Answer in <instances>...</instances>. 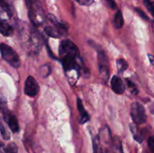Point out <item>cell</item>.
<instances>
[{
    "mask_svg": "<svg viewBox=\"0 0 154 153\" xmlns=\"http://www.w3.org/2000/svg\"><path fill=\"white\" fill-rule=\"evenodd\" d=\"M0 52L3 59L7 62L14 68H18L20 65V56L16 51L6 44H0Z\"/></svg>",
    "mask_w": 154,
    "mask_h": 153,
    "instance_id": "cell-1",
    "label": "cell"
},
{
    "mask_svg": "<svg viewBox=\"0 0 154 153\" xmlns=\"http://www.w3.org/2000/svg\"><path fill=\"white\" fill-rule=\"evenodd\" d=\"M131 116L135 124H144L147 120L144 107L138 102H133L131 104Z\"/></svg>",
    "mask_w": 154,
    "mask_h": 153,
    "instance_id": "cell-2",
    "label": "cell"
},
{
    "mask_svg": "<svg viewBox=\"0 0 154 153\" xmlns=\"http://www.w3.org/2000/svg\"><path fill=\"white\" fill-rule=\"evenodd\" d=\"M59 52L61 57L74 56L79 57V51L76 45L69 39L63 40L59 48Z\"/></svg>",
    "mask_w": 154,
    "mask_h": 153,
    "instance_id": "cell-3",
    "label": "cell"
},
{
    "mask_svg": "<svg viewBox=\"0 0 154 153\" xmlns=\"http://www.w3.org/2000/svg\"><path fill=\"white\" fill-rule=\"evenodd\" d=\"M98 64L99 73L102 77L107 80L109 77V62L105 51L102 50H98Z\"/></svg>",
    "mask_w": 154,
    "mask_h": 153,
    "instance_id": "cell-4",
    "label": "cell"
},
{
    "mask_svg": "<svg viewBox=\"0 0 154 153\" xmlns=\"http://www.w3.org/2000/svg\"><path fill=\"white\" fill-rule=\"evenodd\" d=\"M39 91V86L37 80L32 76H29L24 85V92L29 97H35Z\"/></svg>",
    "mask_w": 154,
    "mask_h": 153,
    "instance_id": "cell-5",
    "label": "cell"
},
{
    "mask_svg": "<svg viewBox=\"0 0 154 153\" xmlns=\"http://www.w3.org/2000/svg\"><path fill=\"white\" fill-rule=\"evenodd\" d=\"M111 88L113 91L118 94H122L126 90V86L123 80L118 76H114L111 82Z\"/></svg>",
    "mask_w": 154,
    "mask_h": 153,
    "instance_id": "cell-6",
    "label": "cell"
},
{
    "mask_svg": "<svg viewBox=\"0 0 154 153\" xmlns=\"http://www.w3.org/2000/svg\"><path fill=\"white\" fill-rule=\"evenodd\" d=\"M77 106H78V111L80 112V117H81L80 122H81V124H84L90 120V116L84 108L82 100L79 98L77 99Z\"/></svg>",
    "mask_w": 154,
    "mask_h": 153,
    "instance_id": "cell-7",
    "label": "cell"
},
{
    "mask_svg": "<svg viewBox=\"0 0 154 153\" xmlns=\"http://www.w3.org/2000/svg\"><path fill=\"white\" fill-rule=\"evenodd\" d=\"M6 122H7L9 128L12 132L16 133V132L19 131V124H18L17 119L14 116L11 115V114L8 115V116L6 117Z\"/></svg>",
    "mask_w": 154,
    "mask_h": 153,
    "instance_id": "cell-8",
    "label": "cell"
},
{
    "mask_svg": "<svg viewBox=\"0 0 154 153\" xmlns=\"http://www.w3.org/2000/svg\"><path fill=\"white\" fill-rule=\"evenodd\" d=\"M0 32L4 36L8 37L13 34L14 28L10 24L6 22L5 21H0Z\"/></svg>",
    "mask_w": 154,
    "mask_h": 153,
    "instance_id": "cell-9",
    "label": "cell"
},
{
    "mask_svg": "<svg viewBox=\"0 0 154 153\" xmlns=\"http://www.w3.org/2000/svg\"><path fill=\"white\" fill-rule=\"evenodd\" d=\"M48 18H49L50 20L54 23V25L55 26L56 28L60 31V32H66L68 30V26L66 24L63 23V22H60L57 18L55 17V16L51 14H48Z\"/></svg>",
    "mask_w": 154,
    "mask_h": 153,
    "instance_id": "cell-10",
    "label": "cell"
},
{
    "mask_svg": "<svg viewBox=\"0 0 154 153\" xmlns=\"http://www.w3.org/2000/svg\"><path fill=\"white\" fill-rule=\"evenodd\" d=\"M113 153H123L122 141L117 136L112 138Z\"/></svg>",
    "mask_w": 154,
    "mask_h": 153,
    "instance_id": "cell-11",
    "label": "cell"
},
{
    "mask_svg": "<svg viewBox=\"0 0 154 153\" xmlns=\"http://www.w3.org/2000/svg\"><path fill=\"white\" fill-rule=\"evenodd\" d=\"M6 16V18L11 16V11L8 4L5 2V0L0 1V16Z\"/></svg>",
    "mask_w": 154,
    "mask_h": 153,
    "instance_id": "cell-12",
    "label": "cell"
},
{
    "mask_svg": "<svg viewBox=\"0 0 154 153\" xmlns=\"http://www.w3.org/2000/svg\"><path fill=\"white\" fill-rule=\"evenodd\" d=\"M114 26L116 28H121L124 24V20H123V14L120 10H117L114 17Z\"/></svg>",
    "mask_w": 154,
    "mask_h": 153,
    "instance_id": "cell-13",
    "label": "cell"
},
{
    "mask_svg": "<svg viewBox=\"0 0 154 153\" xmlns=\"http://www.w3.org/2000/svg\"><path fill=\"white\" fill-rule=\"evenodd\" d=\"M45 32L48 34V36L54 38H58L60 36V32L57 28L53 26H46L45 27Z\"/></svg>",
    "mask_w": 154,
    "mask_h": 153,
    "instance_id": "cell-14",
    "label": "cell"
},
{
    "mask_svg": "<svg viewBox=\"0 0 154 153\" xmlns=\"http://www.w3.org/2000/svg\"><path fill=\"white\" fill-rule=\"evenodd\" d=\"M117 68L120 73H123L127 69L128 63L123 58H119L117 60Z\"/></svg>",
    "mask_w": 154,
    "mask_h": 153,
    "instance_id": "cell-15",
    "label": "cell"
},
{
    "mask_svg": "<svg viewBox=\"0 0 154 153\" xmlns=\"http://www.w3.org/2000/svg\"><path fill=\"white\" fill-rule=\"evenodd\" d=\"M93 153H104L103 150H102V146H101L100 143H99L98 135L95 136L94 139H93Z\"/></svg>",
    "mask_w": 154,
    "mask_h": 153,
    "instance_id": "cell-16",
    "label": "cell"
},
{
    "mask_svg": "<svg viewBox=\"0 0 154 153\" xmlns=\"http://www.w3.org/2000/svg\"><path fill=\"white\" fill-rule=\"evenodd\" d=\"M0 131H1L2 136V137L4 138L5 140H9V138H10V135H9V133L8 132V130H6L5 128V126L3 125L1 120H0Z\"/></svg>",
    "mask_w": 154,
    "mask_h": 153,
    "instance_id": "cell-17",
    "label": "cell"
},
{
    "mask_svg": "<svg viewBox=\"0 0 154 153\" xmlns=\"http://www.w3.org/2000/svg\"><path fill=\"white\" fill-rule=\"evenodd\" d=\"M5 153H17V147L14 142H11L6 148Z\"/></svg>",
    "mask_w": 154,
    "mask_h": 153,
    "instance_id": "cell-18",
    "label": "cell"
},
{
    "mask_svg": "<svg viewBox=\"0 0 154 153\" xmlns=\"http://www.w3.org/2000/svg\"><path fill=\"white\" fill-rule=\"evenodd\" d=\"M145 2L146 6H147V9L152 14V15L154 16V2Z\"/></svg>",
    "mask_w": 154,
    "mask_h": 153,
    "instance_id": "cell-19",
    "label": "cell"
},
{
    "mask_svg": "<svg viewBox=\"0 0 154 153\" xmlns=\"http://www.w3.org/2000/svg\"><path fill=\"white\" fill-rule=\"evenodd\" d=\"M147 144H148L149 148L150 149V151L154 153V136H150L149 138L148 141H147Z\"/></svg>",
    "mask_w": 154,
    "mask_h": 153,
    "instance_id": "cell-20",
    "label": "cell"
},
{
    "mask_svg": "<svg viewBox=\"0 0 154 153\" xmlns=\"http://www.w3.org/2000/svg\"><path fill=\"white\" fill-rule=\"evenodd\" d=\"M135 11H136L137 13H138V14H139V16H141V18H143V19H144V20H149V18L147 17V14H146L144 13V12L143 11V10H141V9L135 8Z\"/></svg>",
    "mask_w": 154,
    "mask_h": 153,
    "instance_id": "cell-21",
    "label": "cell"
},
{
    "mask_svg": "<svg viewBox=\"0 0 154 153\" xmlns=\"http://www.w3.org/2000/svg\"><path fill=\"white\" fill-rule=\"evenodd\" d=\"M126 81H127L128 86H129L130 88H132V92L135 93V94H137V93H138V90H137V88H136V87H135V84H134L132 82H131L130 80H126Z\"/></svg>",
    "mask_w": 154,
    "mask_h": 153,
    "instance_id": "cell-22",
    "label": "cell"
},
{
    "mask_svg": "<svg viewBox=\"0 0 154 153\" xmlns=\"http://www.w3.org/2000/svg\"><path fill=\"white\" fill-rule=\"evenodd\" d=\"M81 5H90L93 2V0H76Z\"/></svg>",
    "mask_w": 154,
    "mask_h": 153,
    "instance_id": "cell-23",
    "label": "cell"
},
{
    "mask_svg": "<svg viewBox=\"0 0 154 153\" xmlns=\"http://www.w3.org/2000/svg\"><path fill=\"white\" fill-rule=\"evenodd\" d=\"M107 2H108V6L111 8V9H115L117 7V4H116L115 0H106Z\"/></svg>",
    "mask_w": 154,
    "mask_h": 153,
    "instance_id": "cell-24",
    "label": "cell"
},
{
    "mask_svg": "<svg viewBox=\"0 0 154 153\" xmlns=\"http://www.w3.org/2000/svg\"><path fill=\"white\" fill-rule=\"evenodd\" d=\"M150 0H144V2H150Z\"/></svg>",
    "mask_w": 154,
    "mask_h": 153,
    "instance_id": "cell-25",
    "label": "cell"
},
{
    "mask_svg": "<svg viewBox=\"0 0 154 153\" xmlns=\"http://www.w3.org/2000/svg\"><path fill=\"white\" fill-rule=\"evenodd\" d=\"M0 1H1V0H0Z\"/></svg>",
    "mask_w": 154,
    "mask_h": 153,
    "instance_id": "cell-26",
    "label": "cell"
}]
</instances>
